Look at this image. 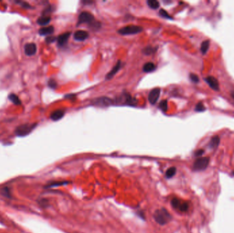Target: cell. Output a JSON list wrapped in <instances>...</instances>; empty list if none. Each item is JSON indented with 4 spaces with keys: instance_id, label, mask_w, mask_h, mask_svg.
<instances>
[{
    "instance_id": "6da1fadb",
    "label": "cell",
    "mask_w": 234,
    "mask_h": 233,
    "mask_svg": "<svg viewBox=\"0 0 234 233\" xmlns=\"http://www.w3.org/2000/svg\"><path fill=\"white\" fill-rule=\"evenodd\" d=\"M153 218L158 224L164 226L171 220L172 216L166 209L161 208L160 209H157L154 212Z\"/></svg>"
},
{
    "instance_id": "7a4b0ae2",
    "label": "cell",
    "mask_w": 234,
    "mask_h": 233,
    "mask_svg": "<svg viewBox=\"0 0 234 233\" xmlns=\"http://www.w3.org/2000/svg\"><path fill=\"white\" fill-rule=\"evenodd\" d=\"M37 124H24L19 126L15 130V134L19 137H24L29 135L36 127Z\"/></svg>"
},
{
    "instance_id": "3957f363",
    "label": "cell",
    "mask_w": 234,
    "mask_h": 233,
    "mask_svg": "<svg viewBox=\"0 0 234 233\" xmlns=\"http://www.w3.org/2000/svg\"><path fill=\"white\" fill-rule=\"evenodd\" d=\"M143 28L138 25H128L124 28H122L118 31L119 34L121 35H132L136 34L142 32Z\"/></svg>"
},
{
    "instance_id": "277c9868",
    "label": "cell",
    "mask_w": 234,
    "mask_h": 233,
    "mask_svg": "<svg viewBox=\"0 0 234 233\" xmlns=\"http://www.w3.org/2000/svg\"><path fill=\"white\" fill-rule=\"evenodd\" d=\"M209 157H200L197 159L194 162L193 169L195 171H202L205 169L209 165Z\"/></svg>"
},
{
    "instance_id": "5b68a950",
    "label": "cell",
    "mask_w": 234,
    "mask_h": 233,
    "mask_svg": "<svg viewBox=\"0 0 234 233\" xmlns=\"http://www.w3.org/2000/svg\"><path fill=\"white\" fill-rule=\"evenodd\" d=\"M170 204L173 209L181 212H186L188 209V204L186 202H183L178 198H174L170 201Z\"/></svg>"
},
{
    "instance_id": "8992f818",
    "label": "cell",
    "mask_w": 234,
    "mask_h": 233,
    "mask_svg": "<svg viewBox=\"0 0 234 233\" xmlns=\"http://www.w3.org/2000/svg\"><path fill=\"white\" fill-rule=\"evenodd\" d=\"M94 16L88 12H83L79 15L78 18V24L89 23L94 21Z\"/></svg>"
},
{
    "instance_id": "52a82bcc",
    "label": "cell",
    "mask_w": 234,
    "mask_h": 233,
    "mask_svg": "<svg viewBox=\"0 0 234 233\" xmlns=\"http://www.w3.org/2000/svg\"><path fill=\"white\" fill-rule=\"evenodd\" d=\"M160 92H161V90L159 88H155L152 89L151 91H150L149 94V101L150 103L152 105H155V103L158 102V99L160 98Z\"/></svg>"
},
{
    "instance_id": "ba28073f",
    "label": "cell",
    "mask_w": 234,
    "mask_h": 233,
    "mask_svg": "<svg viewBox=\"0 0 234 233\" xmlns=\"http://www.w3.org/2000/svg\"><path fill=\"white\" fill-rule=\"evenodd\" d=\"M37 51V46H36L35 43L30 42L27 43L24 46V52L26 55L32 56L36 54Z\"/></svg>"
},
{
    "instance_id": "9c48e42d",
    "label": "cell",
    "mask_w": 234,
    "mask_h": 233,
    "mask_svg": "<svg viewBox=\"0 0 234 233\" xmlns=\"http://www.w3.org/2000/svg\"><path fill=\"white\" fill-rule=\"evenodd\" d=\"M112 100L109 98L101 97V98H97L95 99L93 104H94L95 105L101 106V107H106V106L112 105Z\"/></svg>"
},
{
    "instance_id": "30bf717a",
    "label": "cell",
    "mask_w": 234,
    "mask_h": 233,
    "mask_svg": "<svg viewBox=\"0 0 234 233\" xmlns=\"http://www.w3.org/2000/svg\"><path fill=\"white\" fill-rule=\"evenodd\" d=\"M205 81L207 82V84L209 86V87L212 89H213L214 90L217 91L219 90V83L214 77H212V76L207 77L205 78Z\"/></svg>"
},
{
    "instance_id": "8fae6325",
    "label": "cell",
    "mask_w": 234,
    "mask_h": 233,
    "mask_svg": "<svg viewBox=\"0 0 234 233\" xmlns=\"http://www.w3.org/2000/svg\"><path fill=\"white\" fill-rule=\"evenodd\" d=\"M88 36H89L88 33L86 31L78 30L74 33L73 37H74V39L75 40V41H83L88 38Z\"/></svg>"
},
{
    "instance_id": "7c38bea8",
    "label": "cell",
    "mask_w": 234,
    "mask_h": 233,
    "mask_svg": "<svg viewBox=\"0 0 234 233\" xmlns=\"http://www.w3.org/2000/svg\"><path fill=\"white\" fill-rule=\"evenodd\" d=\"M121 68V61H118V62L116 63V65L114 66V67L112 68V69L110 71L108 74L106 75V79H111L114 76H115L117 72H118L120 68Z\"/></svg>"
},
{
    "instance_id": "4fadbf2b",
    "label": "cell",
    "mask_w": 234,
    "mask_h": 233,
    "mask_svg": "<svg viewBox=\"0 0 234 233\" xmlns=\"http://www.w3.org/2000/svg\"><path fill=\"white\" fill-rule=\"evenodd\" d=\"M71 35L70 32H66L60 35L58 38H57V41H58V44L59 46H63L66 45V43L67 42L68 40Z\"/></svg>"
},
{
    "instance_id": "5bb4252c",
    "label": "cell",
    "mask_w": 234,
    "mask_h": 233,
    "mask_svg": "<svg viewBox=\"0 0 234 233\" xmlns=\"http://www.w3.org/2000/svg\"><path fill=\"white\" fill-rule=\"evenodd\" d=\"M65 115V111L62 109H57L52 113L50 118L53 121H58L61 120Z\"/></svg>"
},
{
    "instance_id": "9a60e30c",
    "label": "cell",
    "mask_w": 234,
    "mask_h": 233,
    "mask_svg": "<svg viewBox=\"0 0 234 233\" xmlns=\"http://www.w3.org/2000/svg\"><path fill=\"white\" fill-rule=\"evenodd\" d=\"M54 32V28L53 26H48V27L42 28L38 30V33L41 36H46L52 34Z\"/></svg>"
},
{
    "instance_id": "2e32d148",
    "label": "cell",
    "mask_w": 234,
    "mask_h": 233,
    "mask_svg": "<svg viewBox=\"0 0 234 233\" xmlns=\"http://www.w3.org/2000/svg\"><path fill=\"white\" fill-rule=\"evenodd\" d=\"M50 21H51V17H50V16H42L38 19L37 23L41 26H45L49 24Z\"/></svg>"
},
{
    "instance_id": "e0dca14e",
    "label": "cell",
    "mask_w": 234,
    "mask_h": 233,
    "mask_svg": "<svg viewBox=\"0 0 234 233\" xmlns=\"http://www.w3.org/2000/svg\"><path fill=\"white\" fill-rule=\"evenodd\" d=\"M155 68L156 66L155 64H153V62H147L143 66L142 71L145 73H151L154 71Z\"/></svg>"
},
{
    "instance_id": "ac0fdd59",
    "label": "cell",
    "mask_w": 234,
    "mask_h": 233,
    "mask_svg": "<svg viewBox=\"0 0 234 233\" xmlns=\"http://www.w3.org/2000/svg\"><path fill=\"white\" fill-rule=\"evenodd\" d=\"M220 144V138L218 137V136H214V137H213L211 140H210L209 143V147L210 148H216L217 147H218V145Z\"/></svg>"
},
{
    "instance_id": "d6986e66",
    "label": "cell",
    "mask_w": 234,
    "mask_h": 233,
    "mask_svg": "<svg viewBox=\"0 0 234 233\" xmlns=\"http://www.w3.org/2000/svg\"><path fill=\"white\" fill-rule=\"evenodd\" d=\"M8 99L11 101L12 103H14L15 105H20L21 104V100L19 99L17 95H16L15 94H11L8 96Z\"/></svg>"
},
{
    "instance_id": "ffe728a7",
    "label": "cell",
    "mask_w": 234,
    "mask_h": 233,
    "mask_svg": "<svg viewBox=\"0 0 234 233\" xmlns=\"http://www.w3.org/2000/svg\"><path fill=\"white\" fill-rule=\"evenodd\" d=\"M209 47V41H205L201 43L200 45V51H201L203 55H205L207 52H208V49Z\"/></svg>"
},
{
    "instance_id": "44dd1931",
    "label": "cell",
    "mask_w": 234,
    "mask_h": 233,
    "mask_svg": "<svg viewBox=\"0 0 234 233\" xmlns=\"http://www.w3.org/2000/svg\"><path fill=\"white\" fill-rule=\"evenodd\" d=\"M177 169L175 167H170L166 172V177L167 178H170L175 175Z\"/></svg>"
},
{
    "instance_id": "7402d4cb",
    "label": "cell",
    "mask_w": 234,
    "mask_h": 233,
    "mask_svg": "<svg viewBox=\"0 0 234 233\" xmlns=\"http://www.w3.org/2000/svg\"><path fill=\"white\" fill-rule=\"evenodd\" d=\"M147 4L149 6V8L153 10L158 9L160 7V3L156 0H148Z\"/></svg>"
},
{
    "instance_id": "603a6c76",
    "label": "cell",
    "mask_w": 234,
    "mask_h": 233,
    "mask_svg": "<svg viewBox=\"0 0 234 233\" xmlns=\"http://www.w3.org/2000/svg\"><path fill=\"white\" fill-rule=\"evenodd\" d=\"M156 51V49L155 47H152V46H146L145 49H143L142 52L144 54H145L146 55H151L153 54H154Z\"/></svg>"
},
{
    "instance_id": "cb8c5ba5",
    "label": "cell",
    "mask_w": 234,
    "mask_h": 233,
    "mask_svg": "<svg viewBox=\"0 0 234 233\" xmlns=\"http://www.w3.org/2000/svg\"><path fill=\"white\" fill-rule=\"evenodd\" d=\"M68 183H69V181H56V182H52L51 184L48 185L47 186V187H48V188L56 187H58V186L67 185Z\"/></svg>"
},
{
    "instance_id": "d4e9b609",
    "label": "cell",
    "mask_w": 234,
    "mask_h": 233,
    "mask_svg": "<svg viewBox=\"0 0 234 233\" xmlns=\"http://www.w3.org/2000/svg\"><path fill=\"white\" fill-rule=\"evenodd\" d=\"M15 3L19 4L20 6H21V7L24 8L25 9H32V8L31 5H29L28 2H22V1H15Z\"/></svg>"
},
{
    "instance_id": "484cf974",
    "label": "cell",
    "mask_w": 234,
    "mask_h": 233,
    "mask_svg": "<svg viewBox=\"0 0 234 233\" xmlns=\"http://www.w3.org/2000/svg\"><path fill=\"white\" fill-rule=\"evenodd\" d=\"M159 107L163 112H166L167 110V108H168V102H167L166 100H163V101L160 102Z\"/></svg>"
},
{
    "instance_id": "4316f807",
    "label": "cell",
    "mask_w": 234,
    "mask_h": 233,
    "mask_svg": "<svg viewBox=\"0 0 234 233\" xmlns=\"http://www.w3.org/2000/svg\"><path fill=\"white\" fill-rule=\"evenodd\" d=\"M205 110V106H204L203 103H199L196 105V108H195V111L196 112H204Z\"/></svg>"
},
{
    "instance_id": "83f0119b",
    "label": "cell",
    "mask_w": 234,
    "mask_h": 233,
    "mask_svg": "<svg viewBox=\"0 0 234 233\" xmlns=\"http://www.w3.org/2000/svg\"><path fill=\"white\" fill-rule=\"evenodd\" d=\"M160 15H161L162 16H163V17H164L166 19H172V17L169 15V14L168 12H167L164 9H161L160 11Z\"/></svg>"
},
{
    "instance_id": "f1b7e54d",
    "label": "cell",
    "mask_w": 234,
    "mask_h": 233,
    "mask_svg": "<svg viewBox=\"0 0 234 233\" xmlns=\"http://www.w3.org/2000/svg\"><path fill=\"white\" fill-rule=\"evenodd\" d=\"M190 80H191L194 83H198L199 81V77L197 76L196 75L194 74V73H191V74H190Z\"/></svg>"
},
{
    "instance_id": "f546056e",
    "label": "cell",
    "mask_w": 234,
    "mask_h": 233,
    "mask_svg": "<svg viewBox=\"0 0 234 233\" xmlns=\"http://www.w3.org/2000/svg\"><path fill=\"white\" fill-rule=\"evenodd\" d=\"M2 194L3 196H6V197H8V198H10V196H11V192H10L9 189L7 187L3 188V189L2 190Z\"/></svg>"
},
{
    "instance_id": "4dcf8cb0",
    "label": "cell",
    "mask_w": 234,
    "mask_h": 233,
    "mask_svg": "<svg viewBox=\"0 0 234 233\" xmlns=\"http://www.w3.org/2000/svg\"><path fill=\"white\" fill-rule=\"evenodd\" d=\"M48 86L50 88L52 89H55L57 87V83L54 80V79H49V81H48Z\"/></svg>"
},
{
    "instance_id": "1f68e13d",
    "label": "cell",
    "mask_w": 234,
    "mask_h": 233,
    "mask_svg": "<svg viewBox=\"0 0 234 233\" xmlns=\"http://www.w3.org/2000/svg\"><path fill=\"white\" fill-rule=\"evenodd\" d=\"M56 39L57 38L56 37H54V36H49V37H47V38H46V42H47L48 44H49V43H51V42H54Z\"/></svg>"
},
{
    "instance_id": "d6a6232c",
    "label": "cell",
    "mask_w": 234,
    "mask_h": 233,
    "mask_svg": "<svg viewBox=\"0 0 234 233\" xmlns=\"http://www.w3.org/2000/svg\"><path fill=\"white\" fill-rule=\"evenodd\" d=\"M204 153V151L202 149H200V150H198V151H196V152H195V156H196V157H199V156H201Z\"/></svg>"
},
{
    "instance_id": "836d02e7",
    "label": "cell",
    "mask_w": 234,
    "mask_h": 233,
    "mask_svg": "<svg viewBox=\"0 0 234 233\" xmlns=\"http://www.w3.org/2000/svg\"><path fill=\"white\" fill-rule=\"evenodd\" d=\"M232 97H233V99L234 100V93H233V94H232Z\"/></svg>"
}]
</instances>
